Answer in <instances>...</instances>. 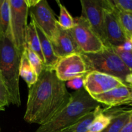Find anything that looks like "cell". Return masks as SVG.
Segmentation results:
<instances>
[{
    "instance_id": "d4e9b609",
    "label": "cell",
    "mask_w": 132,
    "mask_h": 132,
    "mask_svg": "<svg viewBox=\"0 0 132 132\" xmlns=\"http://www.w3.org/2000/svg\"><path fill=\"white\" fill-rule=\"evenodd\" d=\"M113 49L132 73V51H124L116 47Z\"/></svg>"
},
{
    "instance_id": "2e32d148",
    "label": "cell",
    "mask_w": 132,
    "mask_h": 132,
    "mask_svg": "<svg viewBox=\"0 0 132 132\" xmlns=\"http://www.w3.org/2000/svg\"><path fill=\"white\" fill-rule=\"evenodd\" d=\"M26 46L36 53L42 61L43 64L45 63L38 34L34 22L32 20H31L30 23L27 25L26 32Z\"/></svg>"
},
{
    "instance_id": "7402d4cb",
    "label": "cell",
    "mask_w": 132,
    "mask_h": 132,
    "mask_svg": "<svg viewBox=\"0 0 132 132\" xmlns=\"http://www.w3.org/2000/svg\"><path fill=\"white\" fill-rule=\"evenodd\" d=\"M59 7V15L57 23L61 27L65 30H70L74 26V18L71 15L67 8L59 1H57Z\"/></svg>"
},
{
    "instance_id": "6da1fadb",
    "label": "cell",
    "mask_w": 132,
    "mask_h": 132,
    "mask_svg": "<svg viewBox=\"0 0 132 132\" xmlns=\"http://www.w3.org/2000/svg\"><path fill=\"white\" fill-rule=\"evenodd\" d=\"M24 120L40 126L52 119L71 99L66 83L57 78L54 70L44 68L37 81L28 88Z\"/></svg>"
},
{
    "instance_id": "603a6c76",
    "label": "cell",
    "mask_w": 132,
    "mask_h": 132,
    "mask_svg": "<svg viewBox=\"0 0 132 132\" xmlns=\"http://www.w3.org/2000/svg\"><path fill=\"white\" fill-rule=\"evenodd\" d=\"M24 52H25L26 55H27V57L28 58V61H29L30 63V64L33 67L34 70L36 71V73L39 76V75L41 73V72H42L44 68L43 63L40 59L38 55L36 53L34 52L27 46H26L25 49H24Z\"/></svg>"
},
{
    "instance_id": "44dd1931",
    "label": "cell",
    "mask_w": 132,
    "mask_h": 132,
    "mask_svg": "<svg viewBox=\"0 0 132 132\" xmlns=\"http://www.w3.org/2000/svg\"><path fill=\"white\" fill-rule=\"evenodd\" d=\"M111 120L112 116L104 113L101 107L94 117L88 132H102L110 125Z\"/></svg>"
},
{
    "instance_id": "ffe728a7",
    "label": "cell",
    "mask_w": 132,
    "mask_h": 132,
    "mask_svg": "<svg viewBox=\"0 0 132 132\" xmlns=\"http://www.w3.org/2000/svg\"><path fill=\"white\" fill-rule=\"evenodd\" d=\"M10 6L9 0L0 3V34L5 35L10 31Z\"/></svg>"
},
{
    "instance_id": "d6986e66",
    "label": "cell",
    "mask_w": 132,
    "mask_h": 132,
    "mask_svg": "<svg viewBox=\"0 0 132 132\" xmlns=\"http://www.w3.org/2000/svg\"><path fill=\"white\" fill-rule=\"evenodd\" d=\"M115 11L126 39L132 41V14L117 9L116 6Z\"/></svg>"
},
{
    "instance_id": "d6a6232c",
    "label": "cell",
    "mask_w": 132,
    "mask_h": 132,
    "mask_svg": "<svg viewBox=\"0 0 132 132\" xmlns=\"http://www.w3.org/2000/svg\"></svg>"
},
{
    "instance_id": "f1b7e54d",
    "label": "cell",
    "mask_w": 132,
    "mask_h": 132,
    "mask_svg": "<svg viewBox=\"0 0 132 132\" xmlns=\"http://www.w3.org/2000/svg\"><path fill=\"white\" fill-rule=\"evenodd\" d=\"M116 48L124 51H132V41L130 40H126L123 44Z\"/></svg>"
},
{
    "instance_id": "ba28073f",
    "label": "cell",
    "mask_w": 132,
    "mask_h": 132,
    "mask_svg": "<svg viewBox=\"0 0 132 132\" xmlns=\"http://www.w3.org/2000/svg\"><path fill=\"white\" fill-rule=\"evenodd\" d=\"M54 72L59 80L65 82L77 77H85L90 70L82 54H73L60 58Z\"/></svg>"
},
{
    "instance_id": "e0dca14e",
    "label": "cell",
    "mask_w": 132,
    "mask_h": 132,
    "mask_svg": "<svg viewBox=\"0 0 132 132\" xmlns=\"http://www.w3.org/2000/svg\"><path fill=\"white\" fill-rule=\"evenodd\" d=\"M19 76L24 80L28 88L32 86L38 79V75L30 63L24 51L21 57Z\"/></svg>"
},
{
    "instance_id": "4316f807",
    "label": "cell",
    "mask_w": 132,
    "mask_h": 132,
    "mask_svg": "<svg viewBox=\"0 0 132 132\" xmlns=\"http://www.w3.org/2000/svg\"><path fill=\"white\" fill-rule=\"evenodd\" d=\"M83 84L84 77H79L68 81L66 85L67 87L68 86V88H70L73 90H78L83 88Z\"/></svg>"
},
{
    "instance_id": "5b68a950",
    "label": "cell",
    "mask_w": 132,
    "mask_h": 132,
    "mask_svg": "<svg viewBox=\"0 0 132 132\" xmlns=\"http://www.w3.org/2000/svg\"><path fill=\"white\" fill-rule=\"evenodd\" d=\"M10 6V28L13 41L21 55L26 47V32L28 6L26 0H9Z\"/></svg>"
},
{
    "instance_id": "83f0119b",
    "label": "cell",
    "mask_w": 132,
    "mask_h": 132,
    "mask_svg": "<svg viewBox=\"0 0 132 132\" xmlns=\"http://www.w3.org/2000/svg\"><path fill=\"white\" fill-rule=\"evenodd\" d=\"M126 85H127V86H128L130 90V92L128 97L125 100H124L123 101L121 102L117 106L114 107V108L121 106H132V85H128V84H126Z\"/></svg>"
},
{
    "instance_id": "484cf974",
    "label": "cell",
    "mask_w": 132,
    "mask_h": 132,
    "mask_svg": "<svg viewBox=\"0 0 132 132\" xmlns=\"http://www.w3.org/2000/svg\"><path fill=\"white\" fill-rule=\"evenodd\" d=\"M117 9L132 14V0H111Z\"/></svg>"
},
{
    "instance_id": "7c38bea8",
    "label": "cell",
    "mask_w": 132,
    "mask_h": 132,
    "mask_svg": "<svg viewBox=\"0 0 132 132\" xmlns=\"http://www.w3.org/2000/svg\"><path fill=\"white\" fill-rule=\"evenodd\" d=\"M51 41L54 53L59 59L73 54H81L69 30L58 25L56 35Z\"/></svg>"
},
{
    "instance_id": "9c48e42d",
    "label": "cell",
    "mask_w": 132,
    "mask_h": 132,
    "mask_svg": "<svg viewBox=\"0 0 132 132\" xmlns=\"http://www.w3.org/2000/svg\"><path fill=\"white\" fill-rule=\"evenodd\" d=\"M82 15L106 47H110L104 31V0H81ZM111 48V47H110Z\"/></svg>"
},
{
    "instance_id": "3957f363",
    "label": "cell",
    "mask_w": 132,
    "mask_h": 132,
    "mask_svg": "<svg viewBox=\"0 0 132 132\" xmlns=\"http://www.w3.org/2000/svg\"><path fill=\"white\" fill-rule=\"evenodd\" d=\"M101 106L82 88L72 93L68 105L49 122L39 126L35 132H61Z\"/></svg>"
},
{
    "instance_id": "1f68e13d",
    "label": "cell",
    "mask_w": 132,
    "mask_h": 132,
    "mask_svg": "<svg viewBox=\"0 0 132 132\" xmlns=\"http://www.w3.org/2000/svg\"><path fill=\"white\" fill-rule=\"evenodd\" d=\"M0 3H1V0H0Z\"/></svg>"
},
{
    "instance_id": "30bf717a",
    "label": "cell",
    "mask_w": 132,
    "mask_h": 132,
    "mask_svg": "<svg viewBox=\"0 0 132 132\" xmlns=\"http://www.w3.org/2000/svg\"><path fill=\"white\" fill-rule=\"evenodd\" d=\"M126 85L119 78L97 71H91L84 77L83 88L91 96L99 95Z\"/></svg>"
},
{
    "instance_id": "52a82bcc",
    "label": "cell",
    "mask_w": 132,
    "mask_h": 132,
    "mask_svg": "<svg viewBox=\"0 0 132 132\" xmlns=\"http://www.w3.org/2000/svg\"><path fill=\"white\" fill-rule=\"evenodd\" d=\"M28 13L36 25L52 41L56 35L59 24L47 1L38 0L36 5L28 8Z\"/></svg>"
},
{
    "instance_id": "7a4b0ae2",
    "label": "cell",
    "mask_w": 132,
    "mask_h": 132,
    "mask_svg": "<svg viewBox=\"0 0 132 132\" xmlns=\"http://www.w3.org/2000/svg\"><path fill=\"white\" fill-rule=\"evenodd\" d=\"M21 57L10 30L6 34H0V74L9 92L10 104L18 107L21 103L19 91Z\"/></svg>"
},
{
    "instance_id": "ac0fdd59",
    "label": "cell",
    "mask_w": 132,
    "mask_h": 132,
    "mask_svg": "<svg viewBox=\"0 0 132 132\" xmlns=\"http://www.w3.org/2000/svg\"><path fill=\"white\" fill-rule=\"evenodd\" d=\"M101 108V106H99L94 110L86 113L77 120L75 123L64 129L61 132H88L94 117Z\"/></svg>"
},
{
    "instance_id": "9a60e30c",
    "label": "cell",
    "mask_w": 132,
    "mask_h": 132,
    "mask_svg": "<svg viewBox=\"0 0 132 132\" xmlns=\"http://www.w3.org/2000/svg\"><path fill=\"white\" fill-rule=\"evenodd\" d=\"M36 27L40 40L41 50H42V54L43 55L44 61H45L44 68L54 70V68L57 63L59 58L57 57L54 53L50 40L38 27L36 25Z\"/></svg>"
},
{
    "instance_id": "4dcf8cb0",
    "label": "cell",
    "mask_w": 132,
    "mask_h": 132,
    "mask_svg": "<svg viewBox=\"0 0 132 132\" xmlns=\"http://www.w3.org/2000/svg\"><path fill=\"white\" fill-rule=\"evenodd\" d=\"M125 82L128 85H132V73H130L126 77L125 80Z\"/></svg>"
},
{
    "instance_id": "cb8c5ba5",
    "label": "cell",
    "mask_w": 132,
    "mask_h": 132,
    "mask_svg": "<svg viewBox=\"0 0 132 132\" xmlns=\"http://www.w3.org/2000/svg\"><path fill=\"white\" fill-rule=\"evenodd\" d=\"M10 104L9 92L0 74V111L5 110V107L9 106Z\"/></svg>"
},
{
    "instance_id": "8fae6325",
    "label": "cell",
    "mask_w": 132,
    "mask_h": 132,
    "mask_svg": "<svg viewBox=\"0 0 132 132\" xmlns=\"http://www.w3.org/2000/svg\"><path fill=\"white\" fill-rule=\"evenodd\" d=\"M104 31L108 46L117 47L126 41L111 0H104Z\"/></svg>"
},
{
    "instance_id": "8992f818",
    "label": "cell",
    "mask_w": 132,
    "mask_h": 132,
    "mask_svg": "<svg viewBox=\"0 0 132 132\" xmlns=\"http://www.w3.org/2000/svg\"><path fill=\"white\" fill-rule=\"evenodd\" d=\"M69 30L81 54H94L106 48L88 22L81 15L74 18V26Z\"/></svg>"
},
{
    "instance_id": "f546056e",
    "label": "cell",
    "mask_w": 132,
    "mask_h": 132,
    "mask_svg": "<svg viewBox=\"0 0 132 132\" xmlns=\"http://www.w3.org/2000/svg\"><path fill=\"white\" fill-rule=\"evenodd\" d=\"M121 132H132V110L128 121L122 128Z\"/></svg>"
},
{
    "instance_id": "5bb4252c",
    "label": "cell",
    "mask_w": 132,
    "mask_h": 132,
    "mask_svg": "<svg viewBox=\"0 0 132 132\" xmlns=\"http://www.w3.org/2000/svg\"><path fill=\"white\" fill-rule=\"evenodd\" d=\"M132 109L122 110L116 108H103L104 113L112 116V120L106 128L102 132H121L130 118Z\"/></svg>"
},
{
    "instance_id": "4fadbf2b",
    "label": "cell",
    "mask_w": 132,
    "mask_h": 132,
    "mask_svg": "<svg viewBox=\"0 0 132 132\" xmlns=\"http://www.w3.org/2000/svg\"><path fill=\"white\" fill-rule=\"evenodd\" d=\"M130 90L127 85L116 88L99 95L91 96L94 100L101 104H104L109 108L116 107L121 102L128 97Z\"/></svg>"
},
{
    "instance_id": "277c9868",
    "label": "cell",
    "mask_w": 132,
    "mask_h": 132,
    "mask_svg": "<svg viewBox=\"0 0 132 132\" xmlns=\"http://www.w3.org/2000/svg\"><path fill=\"white\" fill-rule=\"evenodd\" d=\"M90 72L97 71L119 78L125 82L126 76L131 73L113 48L106 47L104 50L94 54H82Z\"/></svg>"
}]
</instances>
